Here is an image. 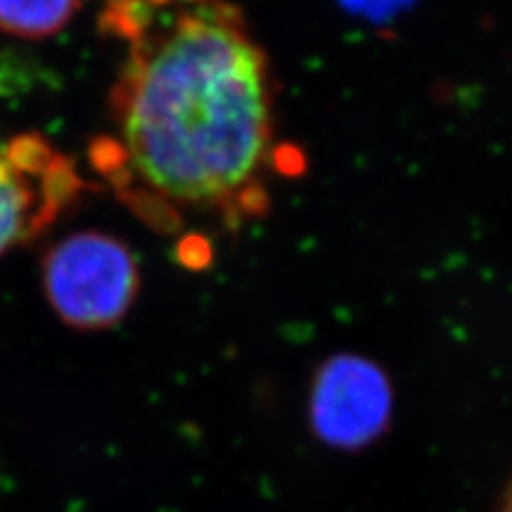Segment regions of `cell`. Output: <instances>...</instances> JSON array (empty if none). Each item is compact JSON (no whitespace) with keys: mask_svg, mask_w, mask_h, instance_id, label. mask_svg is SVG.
Listing matches in <instances>:
<instances>
[{"mask_svg":"<svg viewBox=\"0 0 512 512\" xmlns=\"http://www.w3.org/2000/svg\"><path fill=\"white\" fill-rule=\"evenodd\" d=\"M109 118L90 163L160 233L195 220L235 233L269 212L271 180L291 171L269 58L224 0L154 20L128 41Z\"/></svg>","mask_w":512,"mask_h":512,"instance_id":"obj_1","label":"cell"},{"mask_svg":"<svg viewBox=\"0 0 512 512\" xmlns=\"http://www.w3.org/2000/svg\"><path fill=\"white\" fill-rule=\"evenodd\" d=\"M43 293L67 327L105 331L135 306L141 271L133 250L103 231H77L45 252Z\"/></svg>","mask_w":512,"mask_h":512,"instance_id":"obj_2","label":"cell"},{"mask_svg":"<svg viewBox=\"0 0 512 512\" xmlns=\"http://www.w3.org/2000/svg\"><path fill=\"white\" fill-rule=\"evenodd\" d=\"M73 158L37 133L0 141V259L43 235L84 195Z\"/></svg>","mask_w":512,"mask_h":512,"instance_id":"obj_3","label":"cell"},{"mask_svg":"<svg viewBox=\"0 0 512 512\" xmlns=\"http://www.w3.org/2000/svg\"><path fill=\"white\" fill-rule=\"evenodd\" d=\"M308 414L320 442L357 451L376 442L391 425L393 389L389 378L365 357H329L314 372Z\"/></svg>","mask_w":512,"mask_h":512,"instance_id":"obj_4","label":"cell"},{"mask_svg":"<svg viewBox=\"0 0 512 512\" xmlns=\"http://www.w3.org/2000/svg\"><path fill=\"white\" fill-rule=\"evenodd\" d=\"M79 5L82 0H0V32L30 41L54 37Z\"/></svg>","mask_w":512,"mask_h":512,"instance_id":"obj_5","label":"cell"},{"mask_svg":"<svg viewBox=\"0 0 512 512\" xmlns=\"http://www.w3.org/2000/svg\"><path fill=\"white\" fill-rule=\"evenodd\" d=\"M340 3L348 11L363 15V18L382 20V18H387V15L395 13L406 3V0H340Z\"/></svg>","mask_w":512,"mask_h":512,"instance_id":"obj_6","label":"cell"},{"mask_svg":"<svg viewBox=\"0 0 512 512\" xmlns=\"http://www.w3.org/2000/svg\"><path fill=\"white\" fill-rule=\"evenodd\" d=\"M498 512H512V478H510V483L506 485V489H504V493H502V500H500Z\"/></svg>","mask_w":512,"mask_h":512,"instance_id":"obj_7","label":"cell"},{"mask_svg":"<svg viewBox=\"0 0 512 512\" xmlns=\"http://www.w3.org/2000/svg\"><path fill=\"white\" fill-rule=\"evenodd\" d=\"M199 3H207V0H192V5H199Z\"/></svg>","mask_w":512,"mask_h":512,"instance_id":"obj_8","label":"cell"}]
</instances>
